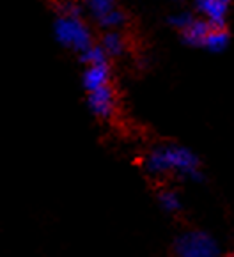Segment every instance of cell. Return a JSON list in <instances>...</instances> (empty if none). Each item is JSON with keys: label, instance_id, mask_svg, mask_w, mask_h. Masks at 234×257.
Segmentation results:
<instances>
[{"label": "cell", "instance_id": "obj_1", "mask_svg": "<svg viewBox=\"0 0 234 257\" xmlns=\"http://www.w3.org/2000/svg\"><path fill=\"white\" fill-rule=\"evenodd\" d=\"M199 158L188 148L176 144H163L155 148L146 158V170L151 176L179 174L200 181Z\"/></svg>", "mask_w": 234, "mask_h": 257}, {"label": "cell", "instance_id": "obj_2", "mask_svg": "<svg viewBox=\"0 0 234 257\" xmlns=\"http://www.w3.org/2000/svg\"><path fill=\"white\" fill-rule=\"evenodd\" d=\"M53 36L59 45L76 53L85 52L92 46L91 31L80 16V9L71 2L62 4L61 15L53 22Z\"/></svg>", "mask_w": 234, "mask_h": 257}, {"label": "cell", "instance_id": "obj_3", "mask_svg": "<svg viewBox=\"0 0 234 257\" xmlns=\"http://www.w3.org/2000/svg\"><path fill=\"white\" fill-rule=\"evenodd\" d=\"M169 253L170 257H225L215 238L200 229H188L176 236Z\"/></svg>", "mask_w": 234, "mask_h": 257}, {"label": "cell", "instance_id": "obj_4", "mask_svg": "<svg viewBox=\"0 0 234 257\" xmlns=\"http://www.w3.org/2000/svg\"><path fill=\"white\" fill-rule=\"evenodd\" d=\"M115 91L110 85L87 92V106L99 119H108L115 112Z\"/></svg>", "mask_w": 234, "mask_h": 257}, {"label": "cell", "instance_id": "obj_5", "mask_svg": "<svg viewBox=\"0 0 234 257\" xmlns=\"http://www.w3.org/2000/svg\"><path fill=\"white\" fill-rule=\"evenodd\" d=\"M232 0H195V8L213 27H223Z\"/></svg>", "mask_w": 234, "mask_h": 257}, {"label": "cell", "instance_id": "obj_6", "mask_svg": "<svg viewBox=\"0 0 234 257\" xmlns=\"http://www.w3.org/2000/svg\"><path fill=\"white\" fill-rule=\"evenodd\" d=\"M82 83H83V89H85L87 92L96 91V89H101V87H105V85H110L108 62L85 66L83 75H82Z\"/></svg>", "mask_w": 234, "mask_h": 257}, {"label": "cell", "instance_id": "obj_7", "mask_svg": "<svg viewBox=\"0 0 234 257\" xmlns=\"http://www.w3.org/2000/svg\"><path fill=\"white\" fill-rule=\"evenodd\" d=\"M211 23L204 18H193V22L186 27L185 31H181V39L185 45L188 46H202L204 48V41L208 38L209 31H211Z\"/></svg>", "mask_w": 234, "mask_h": 257}, {"label": "cell", "instance_id": "obj_8", "mask_svg": "<svg viewBox=\"0 0 234 257\" xmlns=\"http://www.w3.org/2000/svg\"><path fill=\"white\" fill-rule=\"evenodd\" d=\"M229 41H230V36L225 31V27H211L208 38L204 41V48L213 53H220L229 46Z\"/></svg>", "mask_w": 234, "mask_h": 257}, {"label": "cell", "instance_id": "obj_9", "mask_svg": "<svg viewBox=\"0 0 234 257\" xmlns=\"http://www.w3.org/2000/svg\"><path fill=\"white\" fill-rule=\"evenodd\" d=\"M101 46H103V50H105L108 57H119V55H123V53H125L126 41H125V38H123L121 32L108 31L101 38Z\"/></svg>", "mask_w": 234, "mask_h": 257}, {"label": "cell", "instance_id": "obj_10", "mask_svg": "<svg viewBox=\"0 0 234 257\" xmlns=\"http://www.w3.org/2000/svg\"><path fill=\"white\" fill-rule=\"evenodd\" d=\"M83 6L96 20H101L106 13H110L112 9H115L113 0H83Z\"/></svg>", "mask_w": 234, "mask_h": 257}, {"label": "cell", "instance_id": "obj_11", "mask_svg": "<svg viewBox=\"0 0 234 257\" xmlns=\"http://www.w3.org/2000/svg\"><path fill=\"white\" fill-rule=\"evenodd\" d=\"M106 52L103 50L101 45H92L91 48H87L85 52L80 53V61L83 62L85 66H91V64H103L106 62Z\"/></svg>", "mask_w": 234, "mask_h": 257}, {"label": "cell", "instance_id": "obj_12", "mask_svg": "<svg viewBox=\"0 0 234 257\" xmlns=\"http://www.w3.org/2000/svg\"><path fill=\"white\" fill-rule=\"evenodd\" d=\"M158 199H160V204H162V208L165 209V211L178 213L179 209H181V202H179L178 193L172 192V190H162Z\"/></svg>", "mask_w": 234, "mask_h": 257}, {"label": "cell", "instance_id": "obj_13", "mask_svg": "<svg viewBox=\"0 0 234 257\" xmlns=\"http://www.w3.org/2000/svg\"><path fill=\"white\" fill-rule=\"evenodd\" d=\"M125 22H126L125 13H123L121 9H117V8L112 9L110 13H106L101 20H98V23L103 27V29H110V31H113V29H119V27H121Z\"/></svg>", "mask_w": 234, "mask_h": 257}, {"label": "cell", "instance_id": "obj_14", "mask_svg": "<svg viewBox=\"0 0 234 257\" xmlns=\"http://www.w3.org/2000/svg\"><path fill=\"white\" fill-rule=\"evenodd\" d=\"M192 22H193V16L188 11H179L176 15L169 16V25L174 27V29H179V31H185Z\"/></svg>", "mask_w": 234, "mask_h": 257}, {"label": "cell", "instance_id": "obj_15", "mask_svg": "<svg viewBox=\"0 0 234 257\" xmlns=\"http://www.w3.org/2000/svg\"><path fill=\"white\" fill-rule=\"evenodd\" d=\"M225 257H234V252H230V253H227Z\"/></svg>", "mask_w": 234, "mask_h": 257}]
</instances>
